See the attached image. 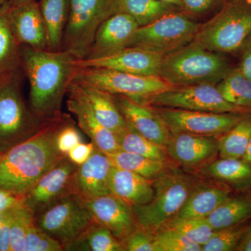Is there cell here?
Listing matches in <instances>:
<instances>
[{
  "instance_id": "cell-52",
  "label": "cell",
  "mask_w": 251,
  "mask_h": 251,
  "mask_svg": "<svg viewBox=\"0 0 251 251\" xmlns=\"http://www.w3.org/2000/svg\"><path fill=\"white\" fill-rule=\"evenodd\" d=\"M3 77H0V80H1V78H2Z\"/></svg>"
},
{
  "instance_id": "cell-15",
  "label": "cell",
  "mask_w": 251,
  "mask_h": 251,
  "mask_svg": "<svg viewBox=\"0 0 251 251\" xmlns=\"http://www.w3.org/2000/svg\"><path fill=\"white\" fill-rule=\"evenodd\" d=\"M82 201L94 221L107 227L120 242H123L138 227L133 206L115 195Z\"/></svg>"
},
{
  "instance_id": "cell-50",
  "label": "cell",
  "mask_w": 251,
  "mask_h": 251,
  "mask_svg": "<svg viewBox=\"0 0 251 251\" xmlns=\"http://www.w3.org/2000/svg\"><path fill=\"white\" fill-rule=\"evenodd\" d=\"M164 2L170 3V4H174L175 6H179L182 9V4H181V0H161Z\"/></svg>"
},
{
  "instance_id": "cell-1",
  "label": "cell",
  "mask_w": 251,
  "mask_h": 251,
  "mask_svg": "<svg viewBox=\"0 0 251 251\" xmlns=\"http://www.w3.org/2000/svg\"><path fill=\"white\" fill-rule=\"evenodd\" d=\"M21 67L29 83V105L41 122L58 118L64 95L80 71L77 61L64 50L21 46Z\"/></svg>"
},
{
  "instance_id": "cell-27",
  "label": "cell",
  "mask_w": 251,
  "mask_h": 251,
  "mask_svg": "<svg viewBox=\"0 0 251 251\" xmlns=\"http://www.w3.org/2000/svg\"><path fill=\"white\" fill-rule=\"evenodd\" d=\"M10 8L8 1L0 8V77L17 72L21 67V46L11 28Z\"/></svg>"
},
{
  "instance_id": "cell-19",
  "label": "cell",
  "mask_w": 251,
  "mask_h": 251,
  "mask_svg": "<svg viewBox=\"0 0 251 251\" xmlns=\"http://www.w3.org/2000/svg\"><path fill=\"white\" fill-rule=\"evenodd\" d=\"M113 96L125 120L140 134L165 149L171 133L152 107L135 103L124 96Z\"/></svg>"
},
{
  "instance_id": "cell-14",
  "label": "cell",
  "mask_w": 251,
  "mask_h": 251,
  "mask_svg": "<svg viewBox=\"0 0 251 251\" xmlns=\"http://www.w3.org/2000/svg\"><path fill=\"white\" fill-rule=\"evenodd\" d=\"M163 56L140 48L128 47L106 57L78 59L80 68H103L143 76H159Z\"/></svg>"
},
{
  "instance_id": "cell-3",
  "label": "cell",
  "mask_w": 251,
  "mask_h": 251,
  "mask_svg": "<svg viewBox=\"0 0 251 251\" xmlns=\"http://www.w3.org/2000/svg\"><path fill=\"white\" fill-rule=\"evenodd\" d=\"M230 70L228 61L223 54L193 41L163 56L159 76L174 87L216 85Z\"/></svg>"
},
{
  "instance_id": "cell-48",
  "label": "cell",
  "mask_w": 251,
  "mask_h": 251,
  "mask_svg": "<svg viewBox=\"0 0 251 251\" xmlns=\"http://www.w3.org/2000/svg\"><path fill=\"white\" fill-rule=\"evenodd\" d=\"M36 1V0H9L8 2L11 7H14V6H19L27 3L31 2V1Z\"/></svg>"
},
{
  "instance_id": "cell-29",
  "label": "cell",
  "mask_w": 251,
  "mask_h": 251,
  "mask_svg": "<svg viewBox=\"0 0 251 251\" xmlns=\"http://www.w3.org/2000/svg\"><path fill=\"white\" fill-rule=\"evenodd\" d=\"M67 251H124L122 243L105 226L94 221L77 239L64 246Z\"/></svg>"
},
{
  "instance_id": "cell-43",
  "label": "cell",
  "mask_w": 251,
  "mask_h": 251,
  "mask_svg": "<svg viewBox=\"0 0 251 251\" xmlns=\"http://www.w3.org/2000/svg\"><path fill=\"white\" fill-rule=\"evenodd\" d=\"M94 148L95 146L92 142L90 143H80L69 151L67 156L77 166H80L90 158Z\"/></svg>"
},
{
  "instance_id": "cell-34",
  "label": "cell",
  "mask_w": 251,
  "mask_h": 251,
  "mask_svg": "<svg viewBox=\"0 0 251 251\" xmlns=\"http://www.w3.org/2000/svg\"><path fill=\"white\" fill-rule=\"evenodd\" d=\"M126 122L125 129L116 133L120 150L147 158L167 161V153L164 148L144 137L133 126Z\"/></svg>"
},
{
  "instance_id": "cell-47",
  "label": "cell",
  "mask_w": 251,
  "mask_h": 251,
  "mask_svg": "<svg viewBox=\"0 0 251 251\" xmlns=\"http://www.w3.org/2000/svg\"><path fill=\"white\" fill-rule=\"evenodd\" d=\"M236 251H251V226L244 234Z\"/></svg>"
},
{
  "instance_id": "cell-40",
  "label": "cell",
  "mask_w": 251,
  "mask_h": 251,
  "mask_svg": "<svg viewBox=\"0 0 251 251\" xmlns=\"http://www.w3.org/2000/svg\"><path fill=\"white\" fill-rule=\"evenodd\" d=\"M124 251H155L153 233L138 226L122 242Z\"/></svg>"
},
{
  "instance_id": "cell-39",
  "label": "cell",
  "mask_w": 251,
  "mask_h": 251,
  "mask_svg": "<svg viewBox=\"0 0 251 251\" xmlns=\"http://www.w3.org/2000/svg\"><path fill=\"white\" fill-rule=\"evenodd\" d=\"M63 251L62 244L39 228L34 219L28 227L25 251Z\"/></svg>"
},
{
  "instance_id": "cell-12",
  "label": "cell",
  "mask_w": 251,
  "mask_h": 251,
  "mask_svg": "<svg viewBox=\"0 0 251 251\" xmlns=\"http://www.w3.org/2000/svg\"><path fill=\"white\" fill-rule=\"evenodd\" d=\"M151 107L161 117L171 133H189L216 138L227 133L246 115Z\"/></svg>"
},
{
  "instance_id": "cell-16",
  "label": "cell",
  "mask_w": 251,
  "mask_h": 251,
  "mask_svg": "<svg viewBox=\"0 0 251 251\" xmlns=\"http://www.w3.org/2000/svg\"><path fill=\"white\" fill-rule=\"evenodd\" d=\"M165 150L168 156L181 166L200 168L219 154V140L216 137L171 133Z\"/></svg>"
},
{
  "instance_id": "cell-26",
  "label": "cell",
  "mask_w": 251,
  "mask_h": 251,
  "mask_svg": "<svg viewBox=\"0 0 251 251\" xmlns=\"http://www.w3.org/2000/svg\"><path fill=\"white\" fill-rule=\"evenodd\" d=\"M50 50H62L63 37L70 12V0H39Z\"/></svg>"
},
{
  "instance_id": "cell-31",
  "label": "cell",
  "mask_w": 251,
  "mask_h": 251,
  "mask_svg": "<svg viewBox=\"0 0 251 251\" xmlns=\"http://www.w3.org/2000/svg\"><path fill=\"white\" fill-rule=\"evenodd\" d=\"M108 155L114 166L133 172L151 181L169 168L167 161L147 158L121 150Z\"/></svg>"
},
{
  "instance_id": "cell-21",
  "label": "cell",
  "mask_w": 251,
  "mask_h": 251,
  "mask_svg": "<svg viewBox=\"0 0 251 251\" xmlns=\"http://www.w3.org/2000/svg\"><path fill=\"white\" fill-rule=\"evenodd\" d=\"M68 91L83 99L100 123L114 133H119L126 127V120L119 110L112 94L75 80Z\"/></svg>"
},
{
  "instance_id": "cell-9",
  "label": "cell",
  "mask_w": 251,
  "mask_h": 251,
  "mask_svg": "<svg viewBox=\"0 0 251 251\" xmlns=\"http://www.w3.org/2000/svg\"><path fill=\"white\" fill-rule=\"evenodd\" d=\"M75 80L143 105L153 96L175 87L160 76L133 75L103 68H80Z\"/></svg>"
},
{
  "instance_id": "cell-37",
  "label": "cell",
  "mask_w": 251,
  "mask_h": 251,
  "mask_svg": "<svg viewBox=\"0 0 251 251\" xmlns=\"http://www.w3.org/2000/svg\"><path fill=\"white\" fill-rule=\"evenodd\" d=\"M155 251H201V247L175 229L163 227L153 233Z\"/></svg>"
},
{
  "instance_id": "cell-6",
  "label": "cell",
  "mask_w": 251,
  "mask_h": 251,
  "mask_svg": "<svg viewBox=\"0 0 251 251\" xmlns=\"http://www.w3.org/2000/svg\"><path fill=\"white\" fill-rule=\"evenodd\" d=\"M16 74L0 80V153L35 134L44 122L25 103Z\"/></svg>"
},
{
  "instance_id": "cell-13",
  "label": "cell",
  "mask_w": 251,
  "mask_h": 251,
  "mask_svg": "<svg viewBox=\"0 0 251 251\" xmlns=\"http://www.w3.org/2000/svg\"><path fill=\"white\" fill-rule=\"evenodd\" d=\"M78 166L66 156L33 185L23 196V202L34 216L61 198L73 193Z\"/></svg>"
},
{
  "instance_id": "cell-24",
  "label": "cell",
  "mask_w": 251,
  "mask_h": 251,
  "mask_svg": "<svg viewBox=\"0 0 251 251\" xmlns=\"http://www.w3.org/2000/svg\"><path fill=\"white\" fill-rule=\"evenodd\" d=\"M112 194L122 198L131 205H143L153 199L152 181L140 175L114 166L109 177Z\"/></svg>"
},
{
  "instance_id": "cell-38",
  "label": "cell",
  "mask_w": 251,
  "mask_h": 251,
  "mask_svg": "<svg viewBox=\"0 0 251 251\" xmlns=\"http://www.w3.org/2000/svg\"><path fill=\"white\" fill-rule=\"evenodd\" d=\"M249 226L244 224L235 227L215 231L210 239L201 247V251H236Z\"/></svg>"
},
{
  "instance_id": "cell-30",
  "label": "cell",
  "mask_w": 251,
  "mask_h": 251,
  "mask_svg": "<svg viewBox=\"0 0 251 251\" xmlns=\"http://www.w3.org/2000/svg\"><path fill=\"white\" fill-rule=\"evenodd\" d=\"M119 12L129 15L140 27L181 8L161 0H118Z\"/></svg>"
},
{
  "instance_id": "cell-51",
  "label": "cell",
  "mask_w": 251,
  "mask_h": 251,
  "mask_svg": "<svg viewBox=\"0 0 251 251\" xmlns=\"http://www.w3.org/2000/svg\"><path fill=\"white\" fill-rule=\"evenodd\" d=\"M8 1H9V0H0V8H1L5 3L7 2Z\"/></svg>"
},
{
  "instance_id": "cell-36",
  "label": "cell",
  "mask_w": 251,
  "mask_h": 251,
  "mask_svg": "<svg viewBox=\"0 0 251 251\" xmlns=\"http://www.w3.org/2000/svg\"><path fill=\"white\" fill-rule=\"evenodd\" d=\"M34 219V214L24 202L14 208L10 225L11 251H25L28 227Z\"/></svg>"
},
{
  "instance_id": "cell-44",
  "label": "cell",
  "mask_w": 251,
  "mask_h": 251,
  "mask_svg": "<svg viewBox=\"0 0 251 251\" xmlns=\"http://www.w3.org/2000/svg\"><path fill=\"white\" fill-rule=\"evenodd\" d=\"M12 210L0 214V251H11L10 249V225Z\"/></svg>"
},
{
  "instance_id": "cell-18",
  "label": "cell",
  "mask_w": 251,
  "mask_h": 251,
  "mask_svg": "<svg viewBox=\"0 0 251 251\" xmlns=\"http://www.w3.org/2000/svg\"><path fill=\"white\" fill-rule=\"evenodd\" d=\"M113 166L107 153L94 148L90 158L77 168L73 186L74 194L83 201L112 194L109 177Z\"/></svg>"
},
{
  "instance_id": "cell-42",
  "label": "cell",
  "mask_w": 251,
  "mask_h": 251,
  "mask_svg": "<svg viewBox=\"0 0 251 251\" xmlns=\"http://www.w3.org/2000/svg\"><path fill=\"white\" fill-rule=\"evenodd\" d=\"M183 12L188 16H202L214 9L221 0H181Z\"/></svg>"
},
{
  "instance_id": "cell-2",
  "label": "cell",
  "mask_w": 251,
  "mask_h": 251,
  "mask_svg": "<svg viewBox=\"0 0 251 251\" xmlns=\"http://www.w3.org/2000/svg\"><path fill=\"white\" fill-rule=\"evenodd\" d=\"M70 118L62 114L44 122L35 134L0 153V188L23 197L41 176L67 156L59 151L57 138Z\"/></svg>"
},
{
  "instance_id": "cell-49",
  "label": "cell",
  "mask_w": 251,
  "mask_h": 251,
  "mask_svg": "<svg viewBox=\"0 0 251 251\" xmlns=\"http://www.w3.org/2000/svg\"><path fill=\"white\" fill-rule=\"evenodd\" d=\"M242 159L251 165V139L250 143H249V146H248L247 151H246L244 156H243Z\"/></svg>"
},
{
  "instance_id": "cell-10",
  "label": "cell",
  "mask_w": 251,
  "mask_h": 251,
  "mask_svg": "<svg viewBox=\"0 0 251 251\" xmlns=\"http://www.w3.org/2000/svg\"><path fill=\"white\" fill-rule=\"evenodd\" d=\"M90 211L74 193L61 198L34 216L36 226L64 247L93 224Z\"/></svg>"
},
{
  "instance_id": "cell-4",
  "label": "cell",
  "mask_w": 251,
  "mask_h": 251,
  "mask_svg": "<svg viewBox=\"0 0 251 251\" xmlns=\"http://www.w3.org/2000/svg\"><path fill=\"white\" fill-rule=\"evenodd\" d=\"M195 175L169 168L152 181L154 195L150 202L133 206L140 227L156 232L176 215L201 181Z\"/></svg>"
},
{
  "instance_id": "cell-28",
  "label": "cell",
  "mask_w": 251,
  "mask_h": 251,
  "mask_svg": "<svg viewBox=\"0 0 251 251\" xmlns=\"http://www.w3.org/2000/svg\"><path fill=\"white\" fill-rule=\"evenodd\" d=\"M214 231L235 227L251 219V196H230L206 216Z\"/></svg>"
},
{
  "instance_id": "cell-46",
  "label": "cell",
  "mask_w": 251,
  "mask_h": 251,
  "mask_svg": "<svg viewBox=\"0 0 251 251\" xmlns=\"http://www.w3.org/2000/svg\"><path fill=\"white\" fill-rule=\"evenodd\" d=\"M242 59L239 69L243 74L251 80V36L242 49Z\"/></svg>"
},
{
  "instance_id": "cell-17",
  "label": "cell",
  "mask_w": 251,
  "mask_h": 251,
  "mask_svg": "<svg viewBox=\"0 0 251 251\" xmlns=\"http://www.w3.org/2000/svg\"><path fill=\"white\" fill-rule=\"evenodd\" d=\"M139 27L129 15H112L99 26L90 51L83 59L106 57L126 49Z\"/></svg>"
},
{
  "instance_id": "cell-25",
  "label": "cell",
  "mask_w": 251,
  "mask_h": 251,
  "mask_svg": "<svg viewBox=\"0 0 251 251\" xmlns=\"http://www.w3.org/2000/svg\"><path fill=\"white\" fill-rule=\"evenodd\" d=\"M203 175L238 191L251 188V165L242 158H221L198 168Z\"/></svg>"
},
{
  "instance_id": "cell-35",
  "label": "cell",
  "mask_w": 251,
  "mask_h": 251,
  "mask_svg": "<svg viewBox=\"0 0 251 251\" xmlns=\"http://www.w3.org/2000/svg\"><path fill=\"white\" fill-rule=\"evenodd\" d=\"M163 227L175 229L201 247L210 239L215 232L206 218L173 219Z\"/></svg>"
},
{
  "instance_id": "cell-41",
  "label": "cell",
  "mask_w": 251,
  "mask_h": 251,
  "mask_svg": "<svg viewBox=\"0 0 251 251\" xmlns=\"http://www.w3.org/2000/svg\"><path fill=\"white\" fill-rule=\"evenodd\" d=\"M80 143H82V136L70 118L64 124L57 135V148L63 154L67 155L71 150Z\"/></svg>"
},
{
  "instance_id": "cell-7",
  "label": "cell",
  "mask_w": 251,
  "mask_h": 251,
  "mask_svg": "<svg viewBox=\"0 0 251 251\" xmlns=\"http://www.w3.org/2000/svg\"><path fill=\"white\" fill-rule=\"evenodd\" d=\"M119 12L118 0H70L62 50L85 59L101 23Z\"/></svg>"
},
{
  "instance_id": "cell-5",
  "label": "cell",
  "mask_w": 251,
  "mask_h": 251,
  "mask_svg": "<svg viewBox=\"0 0 251 251\" xmlns=\"http://www.w3.org/2000/svg\"><path fill=\"white\" fill-rule=\"evenodd\" d=\"M251 36V1L229 0L222 9L201 25L194 40L219 53L240 51Z\"/></svg>"
},
{
  "instance_id": "cell-8",
  "label": "cell",
  "mask_w": 251,
  "mask_h": 251,
  "mask_svg": "<svg viewBox=\"0 0 251 251\" xmlns=\"http://www.w3.org/2000/svg\"><path fill=\"white\" fill-rule=\"evenodd\" d=\"M201 25L183 11H174L138 27L128 47L140 48L165 56L194 40Z\"/></svg>"
},
{
  "instance_id": "cell-11",
  "label": "cell",
  "mask_w": 251,
  "mask_h": 251,
  "mask_svg": "<svg viewBox=\"0 0 251 251\" xmlns=\"http://www.w3.org/2000/svg\"><path fill=\"white\" fill-rule=\"evenodd\" d=\"M144 105L217 113L251 112V109L241 108L229 103L222 97L216 85L208 84L175 87L153 96Z\"/></svg>"
},
{
  "instance_id": "cell-22",
  "label": "cell",
  "mask_w": 251,
  "mask_h": 251,
  "mask_svg": "<svg viewBox=\"0 0 251 251\" xmlns=\"http://www.w3.org/2000/svg\"><path fill=\"white\" fill-rule=\"evenodd\" d=\"M67 92L68 110L75 117L78 126L90 138L95 148L107 154L120 150L116 133L100 123L83 99L70 91Z\"/></svg>"
},
{
  "instance_id": "cell-33",
  "label": "cell",
  "mask_w": 251,
  "mask_h": 251,
  "mask_svg": "<svg viewBox=\"0 0 251 251\" xmlns=\"http://www.w3.org/2000/svg\"><path fill=\"white\" fill-rule=\"evenodd\" d=\"M216 87L229 103L251 109V80L243 74L239 67L231 69Z\"/></svg>"
},
{
  "instance_id": "cell-45",
  "label": "cell",
  "mask_w": 251,
  "mask_h": 251,
  "mask_svg": "<svg viewBox=\"0 0 251 251\" xmlns=\"http://www.w3.org/2000/svg\"><path fill=\"white\" fill-rule=\"evenodd\" d=\"M23 202V196L0 188V214L12 210Z\"/></svg>"
},
{
  "instance_id": "cell-23",
  "label": "cell",
  "mask_w": 251,
  "mask_h": 251,
  "mask_svg": "<svg viewBox=\"0 0 251 251\" xmlns=\"http://www.w3.org/2000/svg\"><path fill=\"white\" fill-rule=\"evenodd\" d=\"M231 192L230 188L219 181L201 180L179 212L171 220L206 218L230 197Z\"/></svg>"
},
{
  "instance_id": "cell-32",
  "label": "cell",
  "mask_w": 251,
  "mask_h": 251,
  "mask_svg": "<svg viewBox=\"0 0 251 251\" xmlns=\"http://www.w3.org/2000/svg\"><path fill=\"white\" fill-rule=\"evenodd\" d=\"M251 139V112L218 138L220 158H242Z\"/></svg>"
},
{
  "instance_id": "cell-20",
  "label": "cell",
  "mask_w": 251,
  "mask_h": 251,
  "mask_svg": "<svg viewBox=\"0 0 251 251\" xmlns=\"http://www.w3.org/2000/svg\"><path fill=\"white\" fill-rule=\"evenodd\" d=\"M9 16L13 32L20 46L49 49L47 31L37 0L10 8Z\"/></svg>"
}]
</instances>
